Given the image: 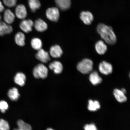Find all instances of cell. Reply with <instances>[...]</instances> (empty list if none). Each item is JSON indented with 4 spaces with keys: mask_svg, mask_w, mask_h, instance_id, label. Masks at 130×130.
I'll list each match as a JSON object with an SVG mask.
<instances>
[{
    "mask_svg": "<svg viewBox=\"0 0 130 130\" xmlns=\"http://www.w3.org/2000/svg\"><path fill=\"white\" fill-rule=\"evenodd\" d=\"M84 129L85 130H97L96 126L94 124L86 125Z\"/></svg>",
    "mask_w": 130,
    "mask_h": 130,
    "instance_id": "obj_29",
    "label": "cell"
},
{
    "mask_svg": "<svg viewBox=\"0 0 130 130\" xmlns=\"http://www.w3.org/2000/svg\"><path fill=\"white\" fill-rule=\"evenodd\" d=\"M17 0H3L5 5L9 8H12L15 6Z\"/></svg>",
    "mask_w": 130,
    "mask_h": 130,
    "instance_id": "obj_28",
    "label": "cell"
},
{
    "mask_svg": "<svg viewBox=\"0 0 130 130\" xmlns=\"http://www.w3.org/2000/svg\"><path fill=\"white\" fill-rule=\"evenodd\" d=\"M32 47L36 50H39L42 48V43L39 38H35L32 39L31 42Z\"/></svg>",
    "mask_w": 130,
    "mask_h": 130,
    "instance_id": "obj_24",
    "label": "cell"
},
{
    "mask_svg": "<svg viewBox=\"0 0 130 130\" xmlns=\"http://www.w3.org/2000/svg\"><path fill=\"white\" fill-rule=\"evenodd\" d=\"M50 69L53 70L56 74H61L63 70V66L61 62L55 61L50 63L49 66Z\"/></svg>",
    "mask_w": 130,
    "mask_h": 130,
    "instance_id": "obj_14",
    "label": "cell"
},
{
    "mask_svg": "<svg viewBox=\"0 0 130 130\" xmlns=\"http://www.w3.org/2000/svg\"><path fill=\"white\" fill-rule=\"evenodd\" d=\"M25 36L23 33L19 32L16 34L15 40L16 44L21 46H24L25 44Z\"/></svg>",
    "mask_w": 130,
    "mask_h": 130,
    "instance_id": "obj_21",
    "label": "cell"
},
{
    "mask_svg": "<svg viewBox=\"0 0 130 130\" xmlns=\"http://www.w3.org/2000/svg\"><path fill=\"white\" fill-rule=\"evenodd\" d=\"M1 14H0V21L1 20Z\"/></svg>",
    "mask_w": 130,
    "mask_h": 130,
    "instance_id": "obj_34",
    "label": "cell"
},
{
    "mask_svg": "<svg viewBox=\"0 0 130 130\" xmlns=\"http://www.w3.org/2000/svg\"><path fill=\"white\" fill-rule=\"evenodd\" d=\"M46 130H54L53 129H51V128H48Z\"/></svg>",
    "mask_w": 130,
    "mask_h": 130,
    "instance_id": "obj_32",
    "label": "cell"
},
{
    "mask_svg": "<svg viewBox=\"0 0 130 130\" xmlns=\"http://www.w3.org/2000/svg\"><path fill=\"white\" fill-rule=\"evenodd\" d=\"M36 57L37 59L43 63H47L50 60L48 53L42 48L38 50Z\"/></svg>",
    "mask_w": 130,
    "mask_h": 130,
    "instance_id": "obj_8",
    "label": "cell"
},
{
    "mask_svg": "<svg viewBox=\"0 0 130 130\" xmlns=\"http://www.w3.org/2000/svg\"><path fill=\"white\" fill-rule=\"evenodd\" d=\"M99 69L100 72L105 75H108L113 72L112 66L110 63L103 61L99 65Z\"/></svg>",
    "mask_w": 130,
    "mask_h": 130,
    "instance_id": "obj_5",
    "label": "cell"
},
{
    "mask_svg": "<svg viewBox=\"0 0 130 130\" xmlns=\"http://www.w3.org/2000/svg\"><path fill=\"white\" fill-rule=\"evenodd\" d=\"M34 23L30 19L24 20L20 24V27L21 30L26 33H28L31 31Z\"/></svg>",
    "mask_w": 130,
    "mask_h": 130,
    "instance_id": "obj_6",
    "label": "cell"
},
{
    "mask_svg": "<svg viewBox=\"0 0 130 130\" xmlns=\"http://www.w3.org/2000/svg\"><path fill=\"white\" fill-rule=\"evenodd\" d=\"M93 62L91 60L85 58L78 63L77 69L84 74H87L92 72L93 69Z\"/></svg>",
    "mask_w": 130,
    "mask_h": 130,
    "instance_id": "obj_2",
    "label": "cell"
},
{
    "mask_svg": "<svg viewBox=\"0 0 130 130\" xmlns=\"http://www.w3.org/2000/svg\"><path fill=\"white\" fill-rule=\"evenodd\" d=\"M97 31L102 38L108 44L113 45L116 43V35L111 27L104 24H99L97 26Z\"/></svg>",
    "mask_w": 130,
    "mask_h": 130,
    "instance_id": "obj_1",
    "label": "cell"
},
{
    "mask_svg": "<svg viewBox=\"0 0 130 130\" xmlns=\"http://www.w3.org/2000/svg\"><path fill=\"white\" fill-rule=\"evenodd\" d=\"M28 3L31 10L33 12L40 9L41 6L39 0H28Z\"/></svg>",
    "mask_w": 130,
    "mask_h": 130,
    "instance_id": "obj_22",
    "label": "cell"
},
{
    "mask_svg": "<svg viewBox=\"0 0 130 130\" xmlns=\"http://www.w3.org/2000/svg\"><path fill=\"white\" fill-rule=\"evenodd\" d=\"M15 16L12 12L9 9H6L4 13V19L5 22L10 24L14 22Z\"/></svg>",
    "mask_w": 130,
    "mask_h": 130,
    "instance_id": "obj_16",
    "label": "cell"
},
{
    "mask_svg": "<svg viewBox=\"0 0 130 130\" xmlns=\"http://www.w3.org/2000/svg\"><path fill=\"white\" fill-rule=\"evenodd\" d=\"M15 15L18 18L21 19H24L26 17L27 12L25 6L23 5H18L15 9Z\"/></svg>",
    "mask_w": 130,
    "mask_h": 130,
    "instance_id": "obj_9",
    "label": "cell"
},
{
    "mask_svg": "<svg viewBox=\"0 0 130 130\" xmlns=\"http://www.w3.org/2000/svg\"><path fill=\"white\" fill-rule=\"evenodd\" d=\"M4 10V8L2 3L0 1V13L2 12Z\"/></svg>",
    "mask_w": 130,
    "mask_h": 130,
    "instance_id": "obj_30",
    "label": "cell"
},
{
    "mask_svg": "<svg viewBox=\"0 0 130 130\" xmlns=\"http://www.w3.org/2000/svg\"><path fill=\"white\" fill-rule=\"evenodd\" d=\"M46 14L47 18L52 22H57L59 20L60 13L58 8L53 7L48 8L46 11Z\"/></svg>",
    "mask_w": 130,
    "mask_h": 130,
    "instance_id": "obj_4",
    "label": "cell"
},
{
    "mask_svg": "<svg viewBox=\"0 0 130 130\" xmlns=\"http://www.w3.org/2000/svg\"><path fill=\"white\" fill-rule=\"evenodd\" d=\"M89 80L94 85H96L102 82V79L96 71H94L91 73L89 76Z\"/></svg>",
    "mask_w": 130,
    "mask_h": 130,
    "instance_id": "obj_17",
    "label": "cell"
},
{
    "mask_svg": "<svg viewBox=\"0 0 130 130\" xmlns=\"http://www.w3.org/2000/svg\"><path fill=\"white\" fill-rule=\"evenodd\" d=\"M50 56L53 58H59L62 55L63 51L59 45H55L50 48Z\"/></svg>",
    "mask_w": 130,
    "mask_h": 130,
    "instance_id": "obj_11",
    "label": "cell"
},
{
    "mask_svg": "<svg viewBox=\"0 0 130 130\" xmlns=\"http://www.w3.org/2000/svg\"><path fill=\"white\" fill-rule=\"evenodd\" d=\"M13 130H22L19 129V128H18V129H14Z\"/></svg>",
    "mask_w": 130,
    "mask_h": 130,
    "instance_id": "obj_33",
    "label": "cell"
},
{
    "mask_svg": "<svg viewBox=\"0 0 130 130\" xmlns=\"http://www.w3.org/2000/svg\"><path fill=\"white\" fill-rule=\"evenodd\" d=\"M100 108V103L97 101L89 100L88 108L90 111H95Z\"/></svg>",
    "mask_w": 130,
    "mask_h": 130,
    "instance_id": "obj_23",
    "label": "cell"
},
{
    "mask_svg": "<svg viewBox=\"0 0 130 130\" xmlns=\"http://www.w3.org/2000/svg\"><path fill=\"white\" fill-rule=\"evenodd\" d=\"M95 48L97 53L100 55L105 54L108 49L106 45L102 40H99L96 43Z\"/></svg>",
    "mask_w": 130,
    "mask_h": 130,
    "instance_id": "obj_15",
    "label": "cell"
},
{
    "mask_svg": "<svg viewBox=\"0 0 130 130\" xmlns=\"http://www.w3.org/2000/svg\"><path fill=\"white\" fill-rule=\"evenodd\" d=\"M9 108V105L7 102L4 100L0 101V111L4 113Z\"/></svg>",
    "mask_w": 130,
    "mask_h": 130,
    "instance_id": "obj_27",
    "label": "cell"
},
{
    "mask_svg": "<svg viewBox=\"0 0 130 130\" xmlns=\"http://www.w3.org/2000/svg\"><path fill=\"white\" fill-rule=\"evenodd\" d=\"M57 7L61 10L66 11L70 8L71 0H55Z\"/></svg>",
    "mask_w": 130,
    "mask_h": 130,
    "instance_id": "obj_12",
    "label": "cell"
},
{
    "mask_svg": "<svg viewBox=\"0 0 130 130\" xmlns=\"http://www.w3.org/2000/svg\"><path fill=\"white\" fill-rule=\"evenodd\" d=\"M121 91L124 94L126 93V89H121Z\"/></svg>",
    "mask_w": 130,
    "mask_h": 130,
    "instance_id": "obj_31",
    "label": "cell"
},
{
    "mask_svg": "<svg viewBox=\"0 0 130 130\" xmlns=\"http://www.w3.org/2000/svg\"><path fill=\"white\" fill-rule=\"evenodd\" d=\"M48 73L47 68L44 65L41 64L37 65L33 71L34 77L37 79L45 78L47 77Z\"/></svg>",
    "mask_w": 130,
    "mask_h": 130,
    "instance_id": "obj_3",
    "label": "cell"
},
{
    "mask_svg": "<svg viewBox=\"0 0 130 130\" xmlns=\"http://www.w3.org/2000/svg\"><path fill=\"white\" fill-rule=\"evenodd\" d=\"M12 31V27L10 24L0 21V36L10 34Z\"/></svg>",
    "mask_w": 130,
    "mask_h": 130,
    "instance_id": "obj_10",
    "label": "cell"
},
{
    "mask_svg": "<svg viewBox=\"0 0 130 130\" xmlns=\"http://www.w3.org/2000/svg\"><path fill=\"white\" fill-rule=\"evenodd\" d=\"M113 94L117 100L120 103H122L126 101L127 98L125 94L121 90L118 89H115L114 90Z\"/></svg>",
    "mask_w": 130,
    "mask_h": 130,
    "instance_id": "obj_19",
    "label": "cell"
},
{
    "mask_svg": "<svg viewBox=\"0 0 130 130\" xmlns=\"http://www.w3.org/2000/svg\"><path fill=\"white\" fill-rule=\"evenodd\" d=\"M9 129V125L8 122L3 119H0V130Z\"/></svg>",
    "mask_w": 130,
    "mask_h": 130,
    "instance_id": "obj_26",
    "label": "cell"
},
{
    "mask_svg": "<svg viewBox=\"0 0 130 130\" xmlns=\"http://www.w3.org/2000/svg\"><path fill=\"white\" fill-rule=\"evenodd\" d=\"M8 97L13 101H16L18 100L20 94L18 90L16 88H13L9 89L8 93Z\"/></svg>",
    "mask_w": 130,
    "mask_h": 130,
    "instance_id": "obj_20",
    "label": "cell"
},
{
    "mask_svg": "<svg viewBox=\"0 0 130 130\" xmlns=\"http://www.w3.org/2000/svg\"><path fill=\"white\" fill-rule=\"evenodd\" d=\"M14 80L16 84L22 87L25 84L26 77L23 73L21 72L18 73L14 77Z\"/></svg>",
    "mask_w": 130,
    "mask_h": 130,
    "instance_id": "obj_18",
    "label": "cell"
},
{
    "mask_svg": "<svg viewBox=\"0 0 130 130\" xmlns=\"http://www.w3.org/2000/svg\"><path fill=\"white\" fill-rule=\"evenodd\" d=\"M34 25L37 31L43 32L48 28V25L46 22L41 19H37L35 21Z\"/></svg>",
    "mask_w": 130,
    "mask_h": 130,
    "instance_id": "obj_13",
    "label": "cell"
},
{
    "mask_svg": "<svg viewBox=\"0 0 130 130\" xmlns=\"http://www.w3.org/2000/svg\"><path fill=\"white\" fill-rule=\"evenodd\" d=\"M17 124L18 128L22 130H32L31 127L22 120H19Z\"/></svg>",
    "mask_w": 130,
    "mask_h": 130,
    "instance_id": "obj_25",
    "label": "cell"
},
{
    "mask_svg": "<svg viewBox=\"0 0 130 130\" xmlns=\"http://www.w3.org/2000/svg\"><path fill=\"white\" fill-rule=\"evenodd\" d=\"M80 18L84 23L87 25H90L93 20V15L88 11H83L80 13Z\"/></svg>",
    "mask_w": 130,
    "mask_h": 130,
    "instance_id": "obj_7",
    "label": "cell"
}]
</instances>
